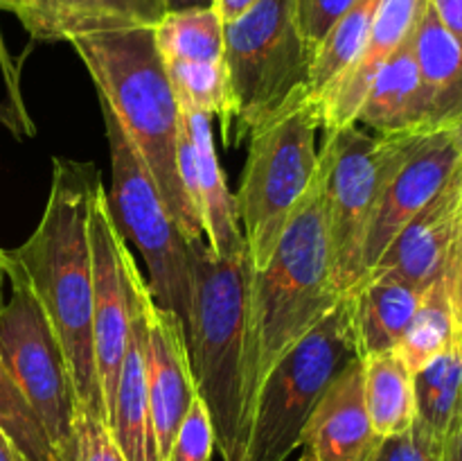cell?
Here are the masks:
<instances>
[{
  "instance_id": "obj_1",
  "label": "cell",
  "mask_w": 462,
  "mask_h": 461,
  "mask_svg": "<svg viewBox=\"0 0 462 461\" xmlns=\"http://www.w3.org/2000/svg\"><path fill=\"white\" fill-rule=\"evenodd\" d=\"M102 188L93 163L57 156L48 202L30 238L9 251L48 315L75 384L77 411L104 416L93 342V253L88 215Z\"/></svg>"
},
{
  "instance_id": "obj_2",
  "label": "cell",
  "mask_w": 462,
  "mask_h": 461,
  "mask_svg": "<svg viewBox=\"0 0 462 461\" xmlns=\"http://www.w3.org/2000/svg\"><path fill=\"white\" fill-rule=\"evenodd\" d=\"M86 71L143 156L167 211L189 242L206 240L201 217L180 183L179 140L183 108L176 102L153 27L97 32L70 39Z\"/></svg>"
},
{
  "instance_id": "obj_3",
  "label": "cell",
  "mask_w": 462,
  "mask_h": 461,
  "mask_svg": "<svg viewBox=\"0 0 462 461\" xmlns=\"http://www.w3.org/2000/svg\"><path fill=\"white\" fill-rule=\"evenodd\" d=\"M343 294L334 280L320 176L293 212L262 269H251L246 303V416L275 362L316 328ZM251 438V437H248Z\"/></svg>"
},
{
  "instance_id": "obj_4",
  "label": "cell",
  "mask_w": 462,
  "mask_h": 461,
  "mask_svg": "<svg viewBox=\"0 0 462 461\" xmlns=\"http://www.w3.org/2000/svg\"><path fill=\"white\" fill-rule=\"evenodd\" d=\"M246 251L217 258L206 240L192 242V312L188 353L197 393L210 411L224 461L248 459L246 303L251 285Z\"/></svg>"
},
{
  "instance_id": "obj_5",
  "label": "cell",
  "mask_w": 462,
  "mask_h": 461,
  "mask_svg": "<svg viewBox=\"0 0 462 461\" xmlns=\"http://www.w3.org/2000/svg\"><path fill=\"white\" fill-rule=\"evenodd\" d=\"M320 129L319 108L300 95L248 134V156L235 208L253 269L269 262L293 212L314 185Z\"/></svg>"
},
{
  "instance_id": "obj_6",
  "label": "cell",
  "mask_w": 462,
  "mask_h": 461,
  "mask_svg": "<svg viewBox=\"0 0 462 461\" xmlns=\"http://www.w3.org/2000/svg\"><path fill=\"white\" fill-rule=\"evenodd\" d=\"M422 134L427 131L368 134L359 125L325 134L319 152L320 194L334 280L341 294L350 292L364 276L365 240L374 208L393 172Z\"/></svg>"
},
{
  "instance_id": "obj_7",
  "label": "cell",
  "mask_w": 462,
  "mask_h": 461,
  "mask_svg": "<svg viewBox=\"0 0 462 461\" xmlns=\"http://www.w3.org/2000/svg\"><path fill=\"white\" fill-rule=\"evenodd\" d=\"M224 63L237 136L310 93L311 52L298 27L296 0H257L224 23Z\"/></svg>"
},
{
  "instance_id": "obj_8",
  "label": "cell",
  "mask_w": 462,
  "mask_h": 461,
  "mask_svg": "<svg viewBox=\"0 0 462 461\" xmlns=\"http://www.w3.org/2000/svg\"><path fill=\"white\" fill-rule=\"evenodd\" d=\"M104 131L111 154V193L108 206L117 229L140 249L149 271L153 301L174 312L188 333L192 312V242L167 211L143 156L126 136L120 118L106 99L99 98Z\"/></svg>"
},
{
  "instance_id": "obj_9",
  "label": "cell",
  "mask_w": 462,
  "mask_h": 461,
  "mask_svg": "<svg viewBox=\"0 0 462 461\" xmlns=\"http://www.w3.org/2000/svg\"><path fill=\"white\" fill-rule=\"evenodd\" d=\"M356 357L350 303L338 306L284 353L262 382L248 438V461H287L332 380Z\"/></svg>"
},
{
  "instance_id": "obj_10",
  "label": "cell",
  "mask_w": 462,
  "mask_h": 461,
  "mask_svg": "<svg viewBox=\"0 0 462 461\" xmlns=\"http://www.w3.org/2000/svg\"><path fill=\"white\" fill-rule=\"evenodd\" d=\"M3 274L9 280V298L0 306V360L43 425L57 459L68 461L77 416L68 360L30 280L12 256Z\"/></svg>"
},
{
  "instance_id": "obj_11",
  "label": "cell",
  "mask_w": 462,
  "mask_h": 461,
  "mask_svg": "<svg viewBox=\"0 0 462 461\" xmlns=\"http://www.w3.org/2000/svg\"><path fill=\"white\" fill-rule=\"evenodd\" d=\"M462 158V116L438 125L415 140L404 161L388 179L364 251V276L386 251L395 235L445 188ZM361 276V278H364Z\"/></svg>"
},
{
  "instance_id": "obj_12",
  "label": "cell",
  "mask_w": 462,
  "mask_h": 461,
  "mask_svg": "<svg viewBox=\"0 0 462 461\" xmlns=\"http://www.w3.org/2000/svg\"><path fill=\"white\" fill-rule=\"evenodd\" d=\"M90 253H93V342L104 416L108 414L117 384V371L129 343V292H126L122 251L125 235L111 215L104 185L95 193L88 215Z\"/></svg>"
},
{
  "instance_id": "obj_13",
  "label": "cell",
  "mask_w": 462,
  "mask_h": 461,
  "mask_svg": "<svg viewBox=\"0 0 462 461\" xmlns=\"http://www.w3.org/2000/svg\"><path fill=\"white\" fill-rule=\"evenodd\" d=\"M144 339H147L149 432L156 461H170L176 432L197 396L189 366L188 333L174 312L144 296Z\"/></svg>"
},
{
  "instance_id": "obj_14",
  "label": "cell",
  "mask_w": 462,
  "mask_h": 461,
  "mask_svg": "<svg viewBox=\"0 0 462 461\" xmlns=\"http://www.w3.org/2000/svg\"><path fill=\"white\" fill-rule=\"evenodd\" d=\"M458 233L460 179L456 167L445 188L395 235V240L388 244L386 251L377 258V262L365 271L361 280L393 278L418 289H427L440 276H445L454 262Z\"/></svg>"
},
{
  "instance_id": "obj_15",
  "label": "cell",
  "mask_w": 462,
  "mask_h": 461,
  "mask_svg": "<svg viewBox=\"0 0 462 461\" xmlns=\"http://www.w3.org/2000/svg\"><path fill=\"white\" fill-rule=\"evenodd\" d=\"M126 292H129V343L117 371L116 393L106 414V425L126 461H156L149 432L147 393V339H144V296L149 292L129 247L122 251Z\"/></svg>"
},
{
  "instance_id": "obj_16",
  "label": "cell",
  "mask_w": 462,
  "mask_h": 461,
  "mask_svg": "<svg viewBox=\"0 0 462 461\" xmlns=\"http://www.w3.org/2000/svg\"><path fill=\"white\" fill-rule=\"evenodd\" d=\"M382 441L365 411L364 364L355 357L307 419L298 461H374Z\"/></svg>"
},
{
  "instance_id": "obj_17",
  "label": "cell",
  "mask_w": 462,
  "mask_h": 461,
  "mask_svg": "<svg viewBox=\"0 0 462 461\" xmlns=\"http://www.w3.org/2000/svg\"><path fill=\"white\" fill-rule=\"evenodd\" d=\"M429 0H379L368 45L352 71L338 81L332 93L319 104L325 134L356 125L370 84L379 68L413 36Z\"/></svg>"
},
{
  "instance_id": "obj_18",
  "label": "cell",
  "mask_w": 462,
  "mask_h": 461,
  "mask_svg": "<svg viewBox=\"0 0 462 461\" xmlns=\"http://www.w3.org/2000/svg\"><path fill=\"white\" fill-rule=\"evenodd\" d=\"M14 14L36 41H70L97 32L156 27L165 0H18Z\"/></svg>"
},
{
  "instance_id": "obj_19",
  "label": "cell",
  "mask_w": 462,
  "mask_h": 461,
  "mask_svg": "<svg viewBox=\"0 0 462 461\" xmlns=\"http://www.w3.org/2000/svg\"><path fill=\"white\" fill-rule=\"evenodd\" d=\"M411 39L377 71L356 116V125L361 122L382 136L415 134L445 125L436 120L431 95L420 77Z\"/></svg>"
},
{
  "instance_id": "obj_20",
  "label": "cell",
  "mask_w": 462,
  "mask_h": 461,
  "mask_svg": "<svg viewBox=\"0 0 462 461\" xmlns=\"http://www.w3.org/2000/svg\"><path fill=\"white\" fill-rule=\"evenodd\" d=\"M409 283L393 278L361 280L356 287L343 294L350 303L352 342L359 360L397 351L422 294Z\"/></svg>"
},
{
  "instance_id": "obj_21",
  "label": "cell",
  "mask_w": 462,
  "mask_h": 461,
  "mask_svg": "<svg viewBox=\"0 0 462 461\" xmlns=\"http://www.w3.org/2000/svg\"><path fill=\"white\" fill-rule=\"evenodd\" d=\"M185 129L194 152V170H197L199 208H201L203 233L206 244L217 258H228L246 251L242 226L235 208V194L226 185L224 170L217 156L215 138H212V118L206 113L183 111Z\"/></svg>"
},
{
  "instance_id": "obj_22",
  "label": "cell",
  "mask_w": 462,
  "mask_h": 461,
  "mask_svg": "<svg viewBox=\"0 0 462 461\" xmlns=\"http://www.w3.org/2000/svg\"><path fill=\"white\" fill-rule=\"evenodd\" d=\"M415 61L420 77L431 95L433 111L438 122L454 120L462 116V43L442 25L427 5V12L420 18L413 32Z\"/></svg>"
},
{
  "instance_id": "obj_23",
  "label": "cell",
  "mask_w": 462,
  "mask_h": 461,
  "mask_svg": "<svg viewBox=\"0 0 462 461\" xmlns=\"http://www.w3.org/2000/svg\"><path fill=\"white\" fill-rule=\"evenodd\" d=\"M413 429L427 446L442 455L447 432L462 400V333L454 343L413 373Z\"/></svg>"
},
{
  "instance_id": "obj_24",
  "label": "cell",
  "mask_w": 462,
  "mask_h": 461,
  "mask_svg": "<svg viewBox=\"0 0 462 461\" xmlns=\"http://www.w3.org/2000/svg\"><path fill=\"white\" fill-rule=\"evenodd\" d=\"M364 364V402L373 429L382 438L397 437L415 423L413 373L397 351L361 360Z\"/></svg>"
},
{
  "instance_id": "obj_25",
  "label": "cell",
  "mask_w": 462,
  "mask_h": 461,
  "mask_svg": "<svg viewBox=\"0 0 462 461\" xmlns=\"http://www.w3.org/2000/svg\"><path fill=\"white\" fill-rule=\"evenodd\" d=\"M379 0H356L341 18L325 34L311 59L310 72V99L316 104L323 102L334 86L352 71L368 45L373 30L374 12Z\"/></svg>"
},
{
  "instance_id": "obj_26",
  "label": "cell",
  "mask_w": 462,
  "mask_h": 461,
  "mask_svg": "<svg viewBox=\"0 0 462 461\" xmlns=\"http://www.w3.org/2000/svg\"><path fill=\"white\" fill-rule=\"evenodd\" d=\"M153 39L162 61H224V18L215 7L167 12Z\"/></svg>"
},
{
  "instance_id": "obj_27",
  "label": "cell",
  "mask_w": 462,
  "mask_h": 461,
  "mask_svg": "<svg viewBox=\"0 0 462 461\" xmlns=\"http://www.w3.org/2000/svg\"><path fill=\"white\" fill-rule=\"evenodd\" d=\"M456 334L458 330H456L454 310H451L449 280L445 274L436 283L429 285L427 292L422 294V301L397 346V353L411 373H415L433 357L445 353L454 343Z\"/></svg>"
},
{
  "instance_id": "obj_28",
  "label": "cell",
  "mask_w": 462,
  "mask_h": 461,
  "mask_svg": "<svg viewBox=\"0 0 462 461\" xmlns=\"http://www.w3.org/2000/svg\"><path fill=\"white\" fill-rule=\"evenodd\" d=\"M176 102L183 111L217 116L228 138L233 125V95L224 61H165Z\"/></svg>"
},
{
  "instance_id": "obj_29",
  "label": "cell",
  "mask_w": 462,
  "mask_h": 461,
  "mask_svg": "<svg viewBox=\"0 0 462 461\" xmlns=\"http://www.w3.org/2000/svg\"><path fill=\"white\" fill-rule=\"evenodd\" d=\"M0 429L30 461H59L34 409L0 360Z\"/></svg>"
},
{
  "instance_id": "obj_30",
  "label": "cell",
  "mask_w": 462,
  "mask_h": 461,
  "mask_svg": "<svg viewBox=\"0 0 462 461\" xmlns=\"http://www.w3.org/2000/svg\"><path fill=\"white\" fill-rule=\"evenodd\" d=\"M217 450V434L212 428L210 411L203 398L194 396L189 409L176 432L170 461H210Z\"/></svg>"
},
{
  "instance_id": "obj_31",
  "label": "cell",
  "mask_w": 462,
  "mask_h": 461,
  "mask_svg": "<svg viewBox=\"0 0 462 461\" xmlns=\"http://www.w3.org/2000/svg\"><path fill=\"white\" fill-rule=\"evenodd\" d=\"M68 461H126V456L122 455L111 429L102 419L77 411Z\"/></svg>"
},
{
  "instance_id": "obj_32",
  "label": "cell",
  "mask_w": 462,
  "mask_h": 461,
  "mask_svg": "<svg viewBox=\"0 0 462 461\" xmlns=\"http://www.w3.org/2000/svg\"><path fill=\"white\" fill-rule=\"evenodd\" d=\"M356 0H296V18L300 34L314 59L316 48L325 39L334 23L355 5Z\"/></svg>"
},
{
  "instance_id": "obj_33",
  "label": "cell",
  "mask_w": 462,
  "mask_h": 461,
  "mask_svg": "<svg viewBox=\"0 0 462 461\" xmlns=\"http://www.w3.org/2000/svg\"><path fill=\"white\" fill-rule=\"evenodd\" d=\"M374 461H440V455L411 428L409 432L383 438Z\"/></svg>"
},
{
  "instance_id": "obj_34",
  "label": "cell",
  "mask_w": 462,
  "mask_h": 461,
  "mask_svg": "<svg viewBox=\"0 0 462 461\" xmlns=\"http://www.w3.org/2000/svg\"><path fill=\"white\" fill-rule=\"evenodd\" d=\"M429 7L462 43V0H429Z\"/></svg>"
},
{
  "instance_id": "obj_35",
  "label": "cell",
  "mask_w": 462,
  "mask_h": 461,
  "mask_svg": "<svg viewBox=\"0 0 462 461\" xmlns=\"http://www.w3.org/2000/svg\"><path fill=\"white\" fill-rule=\"evenodd\" d=\"M447 280H449V298L451 310H454L456 330L462 333V253L456 247L454 262H451L449 271H447Z\"/></svg>"
},
{
  "instance_id": "obj_36",
  "label": "cell",
  "mask_w": 462,
  "mask_h": 461,
  "mask_svg": "<svg viewBox=\"0 0 462 461\" xmlns=\"http://www.w3.org/2000/svg\"><path fill=\"white\" fill-rule=\"evenodd\" d=\"M440 461H462V400L442 446Z\"/></svg>"
},
{
  "instance_id": "obj_37",
  "label": "cell",
  "mask_w": 462,
  "mask_h": 461,
  "mask_svg": "<svg viewBox=\"0 0 462 461\" xmlns=\"http://www.w3.org/2000/svg\"><path fill=\"white\" fill-rule=\"evenodd\" d=\"M253 3H257V0H215V9L224 18V23H228L246 12Z\"/></svg>"
},
{
  "instance_id": "obj_38",
  "label": "cell",
  "mask_w": 462,
  "mask_h": 461,
  "mask_svg": "<svg viewBox=\"0 0 462 461\" xmlns=\"http://www.w3.org/2000/svg\"><path fill=\"white\" fill-rule=\"evenodd\" d=\"M0 461H30L3 429H0Z\"/></svg>"
},
{
  "instance_id": "obj_39",
  "label": "cell",
  "mask_w": 462,
  "mask_h": 461,
  "mask_svg": "<svg viewBox=\"0 0 462 461\" xmlns=\"http://www.w3.org/2000/svg\"><path fill=\"white\" fill-rule=\"evenodd\" d=\"M167 12H183V9L215 7V0H165Z\"/></svg>"
},
{
  "instance_id": "obj_40",
  "label": "cell",
  "mask_w": 462,
  "mask_h": 461,
  "mask_svg": "<svg viewBox=\"0 0 462 461\" xmlns=\"http://www.w3.org/2000/svg\"><path fill=\"white\" fill-rule=\"evenodd\" d=\"M7 260H9V253L5 251V249H0V274H3L5 267H7Z\"/></svg>"
},
{
  "instance_id": "obj_41",
  "label": "cell",
  "mask_w": 462,
  "mask_h": 461,
  "mask_svg": "<svg viewBox=\"0 0 462 461\" xmlns=\"http://www.w3.org/2000/svg\"><path fill=\"white\" fill-rule=\"evenodd\" d=\"M458 179H460V220H462V158L458 165Z\"/></svg>"
},
{
  "instance_id": "obj_42",
  "label": "cell",
  "mask_w": 462,
  "mask_h": 461,
  "mask_svg": "<svg viewBox=\"0 0 462 461\" xmlns=\"http://www.w3.org/2000/svg\"><path fill=\"white\" fill-rule=\"evenodd\" d=\"M7 5H9V12H12V14H14V9H16L18 0H7Z\"/></svg>"
},
{
  "instance_id": "obj_43",
  "label": "cell",
  "mask_w": 462,
  "mask_h": 461,
  "mask_svg": "<svg viewBox=\"0 0 462 461\" xmlns=\"http://www.w3.org/2000/svg\"><path fill=\"white\" fill-rule=\"evenodd\" d=\"M458 251L462 253V220H460V233H458Z\"/></svg>"
},
{
  "instance_id": "obj_44",
  "label": "cell",
  "mask_w": 462,
  "mask_h": 461,
  "mask_svg": "<svg viewBox=\"0 0 462 461\" xmlns=\"http://www.w3.org/2000/svg\"><path fill=\"white\" fill-rule=\"evenodd\" d=\"M0 9H5V12H9V5H7V0H0Z\"/></svg>"
},
{
  "instance_id": "obj_45",
  "label": "cell",
  "mask_w": 462,
  "mask_h": 461,
  "mask_svg": "<svg viewBox=\"0 0 462 461\" xmlns=\"http://www.w3.org/2000/svg\"><path fill=\"white\" fill-rule=\"evenodd\" d=\"M246 461H248V459H246Z\"/></svg>"
}]
</instances>
